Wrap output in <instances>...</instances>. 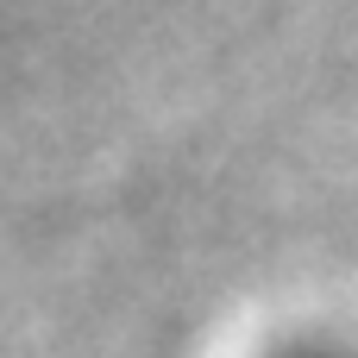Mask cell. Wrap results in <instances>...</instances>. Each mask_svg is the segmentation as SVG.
Segmentation results:
<instances>
[{
  "label": "cell",
  "mask_w": 358,
  "mask_h": 358,
  "mask_svg": "<svg viewBox=\"0 0 358 358\" xmlns=\"http://www.w3.org/2000/svg\"><path fill=\"white\" fill-rule=\"evenodd\" d=\"M271 358H358V352L352 346H334V340H296V346H283Z\"/></svg>",
  "instance_id": "obj_1"
}]
</instances>
